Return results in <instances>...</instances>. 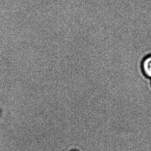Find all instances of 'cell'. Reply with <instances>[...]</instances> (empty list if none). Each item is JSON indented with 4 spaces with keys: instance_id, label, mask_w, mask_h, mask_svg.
Here are the masks:
<instances>
[{
    "instance_id": "obj_1",
    "label": "cell",
    "mask_w": 151,
    "mask_h": 151,
    "mask_svg": "<svg viewBox=\"0 0 151 151\" xmlns=\"http://www.w3.org/2000/svg\"><path fill=\"white\" fill-rule=\"evenodd\" d=\"M142 68L146 76L151 78V55L146 57L143 61Z\"/></svg>"
},
{
    "instance_id": "obj_2",
    "label": "cell",
    "mask_w": 151,
    "mask_h": 151,
    "mask_svg": "<svg viewBox=\"0 0 151 151\" xmlns=\"http://www.w3.org/2000/svg\"><path fill=\"white\" fill-rule=\"evenodd\" d=\"M70 151H78V150H76V149H74V150H71Z\"/></svg>"
}]
</instances>
